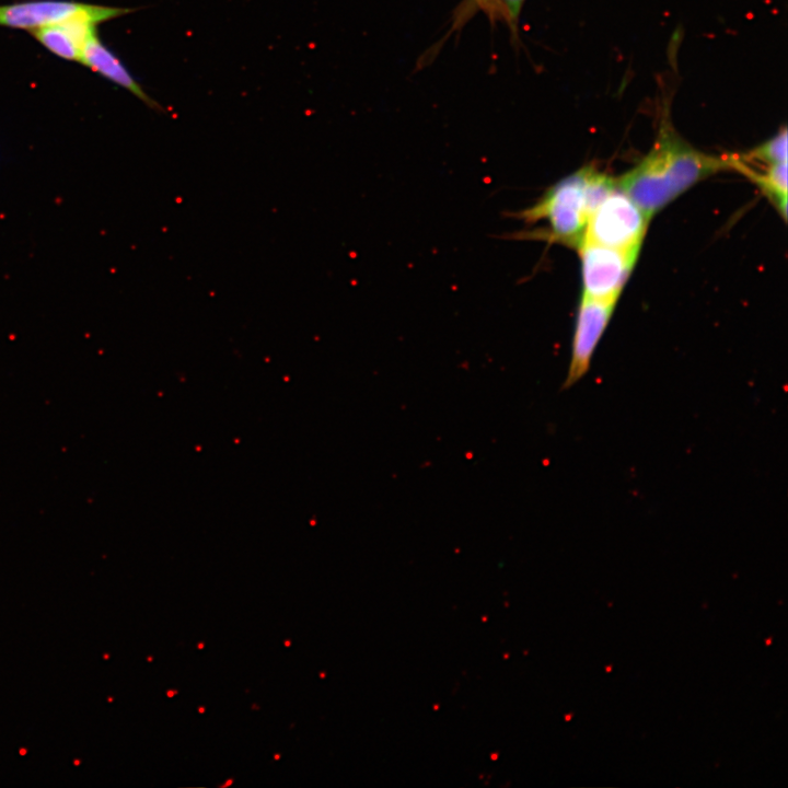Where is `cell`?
Segmentation results:
<instances>
[{
	"mask_svg": "<svg viewBox=\"0 0 788 788\" xmlns=\"http://www.w3.org/2000/svg\"><path fill=\"white\" fill-rule=\"evenodd\" d=\"M733 169L732 157L702 152L665 125L648 154L616 186L650 218L697 182Z\"/></svg>",
	"mask_w": 788,
	"mask_h": 788,
	"instance_id": "1",
	"label": "cell"
},
{
	"mask_svg": "<svg viewBox=\"0 0 788 788\" xmlns=\"http://www.w3.org/2000/svg\"><path fill=\"white\" fill-rule=\"evenodd\" d=\"M592 167H583L551 186L532 206L510 216L533 224L546 220L548 229L518 234L523 239H544L553 243L577 247L584 235L591 215L588 202V182Z\"/></svg>",
	"mask_w": 788,
	"mask_h": 788,
	"instance_id": "2",
	"label": "cell"
},
{
	"mask_svg": "<svg viewBox=\"0 0 788 788\" xmlns=\"http://www.w3.org/2000/svg\"><path fill=\"white\" fill-rule=\"evenodd\" d=\"M649 220L650 217L616 187L590 215L583 240L618 250L639 251Z\"/></svg>",
	"mask_w": 788,
	"mask_h": 788,
	"instance_id": "3",
	"label": "cell"
},
{
	"mask_svg": "<svg viewBox=\"0 0 788 788\" xmlns=\"http://www.w3.org/2000/svg\"><path fill=\"white\" fill-rule=\"evenodd\" d=\"M578 251L582 267L583 296L617 300L639 251L618 250L584 240Z\"/></svg>",
	"mask_w": 788,
	"mask_h": 788,
	"instance_id": "4",
	"label": "cell"
},
{
	"mask_svg": "<svg viewBox=\"0 0 788 788\" xmlns=\"http://www.w3.org/2000/svg\"><path fill=\"white\" fill-rule=\"evenodd\" d=\"M136 10L67 0H32L0 5V26L32 32L76 16L95 15L106 22Z\"/></svg>",
	"mask_w": 788,
	"mask_h": 788,
	"instance_id": "5",
	"label": "cell"
},
{
	"mask_svg": "<svg viewBox=\"0 0 788 788\" xmlns=\"http://www.w3.org/2000/svg\"><path fill=\"white\" fill-rule=\"evenodd\" d=\"M615 303L614 299L600 300L582 296L572 338L570 363L563 390L570 389L588 373Z\"/></svg>",
	"mask_w": 788,
	"mask_h": 788,
	"instance_id": "6",
	"label": "cell"
},
{
	"mask_svg": "<svg viewBox=\"0 0 788 788\" xmlns=\"http://www.w3.org/2000/svg\"><path fill=\"white\" fill-rule=\"evenodd\" d=\"M105 22L95 15H81L30 32L47 50L65 60L80 62L86 40Z\"/></svg>",
	"mask_w": 788,
	"mask_h": 788,
	"instance_id": "7",
	"label": "cell"
},
{
	"mask_svg": "<svg viewBox=\"0 0 788 788\" xmlns=\"http://www.w3.org/2000/svg\"><path fill=\"white\" fill-rule=\"evenodd\" d=\"M80 62L111 82L129 91L150 108L164 112L163 107L151 99L136 81L123 61L99 38L91 36L82 48Z\"/></svg>",
	"mask_w": 788,
	"mask_h": 788,
	"instance_id": "8",
	"label": "cell"
},
{
	"mask_svg": "<svg viewBox=\"0 0 788 788\" xmlns=\"http://www.w3.org/2000/svg\"><path fill=\"white\" fill-rule=\"evenodd\" d=\"M733 169L754 181L776 206L783 218L787 215V162L768 165L760 173L733 157Z\"/></svg>",
	"mask_w": 788,
	"mask_h": 788,
	"instance_id": "9",
	"label": "cell"
},
{
	"mask_svg": "<svg viewBox=\"0 0 788 788\" xmlns=\"http://www.w3.org/2000/svg\"><path fill=\"white\" fill-rule=\"evenodd\" d=\"M743 161H756L768 165L787 162V129L783 127L770 139L766 140L745 157L740 158Z\"/></svg>",
	"mask_w": 788,
	"mask_h": 788,
	"instance_id": "10",
	"label": "cell"
},
{
	"mask_svg": "<svg viewBox=\"0 0 788 788\" xmlns=\"http://www.w3.org/2000/svg\"><path fill=\"white\" fill-rule=\"evenodd\" d=\"M524 0H491L489 12L496 11L501 14L511 25H515Z\"/></svg>",
	"mask_w": 788,
	"mask_h": 788,
	"instance_id": "11",
	"label": "cell"
},
{
	"mask_svg": "<svg viewBox=\"0 0 788 788\" xmlns=\"http://www.w3.org/2000/svg\"><path fill=\"white\" fill-rule=\"evenodd\" d=\"M491 0H471L472 3L477 4L482 9L488 10Z\"/></svg>",
	"mask_w": 788,
	"mask_h": 788,
	"instance_id": "12",
	"label": "cell"
},
{
	"mask_svg": "<svg viewBox=\"0 0 788 788\" xmlns=\"http://www.w3.org/2000/svg\"><path fill=\"white\" fill-rule=\"evenodd\" d=\"M175 694H176V691H169V692L166 693V695H167L169 697H173Z\"/></svg>",
	"mask_w": 788,
	"mask_h": 788,
	"instance_id": "13",
	"label": "cell"
},
{
	"mask_svg": "<svg viewBox=\"0 0 788 788\" xmlns=\"http://www.w3.org/2000/svg\"><path fill=\"white\" fill-rule=\"evenodd\" d=\"M204 646H205V645H204L202 642H201V644H198V649H202Z\"/></svg>",
	"mask_w": 788,
	"mask_h": 788,
	"instance_id": "14",
	"label": "cell"
},
{
	"mask_svg": "<svg viewBox=\"0 0 788 788\" xmlns=\"http://www.w3.org/2000/svg\"><path fill=\"white\" fill-rule=\"evenodd\" d=\"M204 711H205V708H204V707H200V708H199V712L202 714Z\"/></svg>",
	"mask_w": 788,
	"mask_h": 788,
	"instance_id": "15",
	"label": "cell"
},
{
	"mask_svg": "<svg viewBox=\"0 0 788 788\" xmlns=\"http://www.w3.org/2000/svg\"><path fill=\"white\" fill-rule=\"evenodd\" d=\"M231 784H232V779L225 783L227 786H230Z\"/></svg>",
	"mask_w": 788,
	"mask_h": 788,
	"instance_id": "16",
	"label": "cell"
},
{
	"mask_svg": "<svg viewBox=\"0 0 788 788\" xmlns=\"http://www.w3.org/2000/svg\"><path fill=\"white\" fill-rule=\"evenodd\" d=\"M290 644H291L290 641H286V642H285L286 646H290Z\"/></svg>",
	"mask_w": 788,
	"mask_h": 788,
	"instance_id": "17",
	"label": "cell"
},
{
	"mask_svg": "<svg viewBox=\"0 0 788 788\" xmlns=\"http://www.w3.org/2000/svg\"><path fill=\"white\" fill-rule=\"evenodd\" d=\"M279 757H280V755H278V754H277V755H275V758H276V760H278Z\"/></svg>",
	"mask_w": 788,
	"mask_h": 788,
	"instance_id": "18",
	"label": "cell"
}]
</instances>
